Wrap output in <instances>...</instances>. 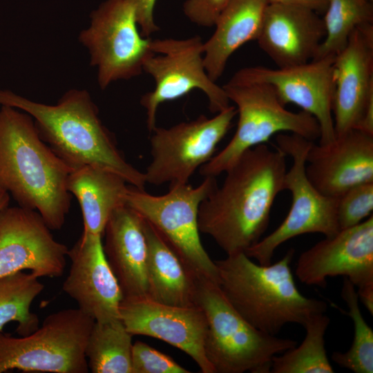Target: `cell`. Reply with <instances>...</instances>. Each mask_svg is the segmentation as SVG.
Here are the masks:
<instances>
[{
    "label": "cell",
    "instance_id": "1",
    "mask_svg": "<svg viewBox=\"0 0 373 373\" xmlns=\"http://www.w3.org/2000/svg\"><path fill=\"white\" fill-rule=\"evenodd\" d=\"M286 156L266 144L247 150L224 172L221 186L201 203L200 232L227 256L245 252L262 238L274 200L285 190Z\"/></svg>",
    "mask_w": 373,
    "mask_h": 373
},
{
    "label": "cell",
    "instance_id": "2",
    "mask_svg": "<svg viewBox=\"0 0 373 373\" xmlns=\"http://www.w3.org/2000/svg\"><path fill=\"white\" fill-rule=\"evenodd\" d=\"M0 105L30 115L41 139L72 171L86 165L100 167L118 174L129 185L144 189V173L126 160L87 90L70 89L56 104L49 105L0 90Z\"/></svg>",
    "mask_w": 373,
    "mask_h": 373
},
{
    "label": "cell",
    "instance_id": "3",
    "mask_svg": "<svg viewBox=\"0 0 373 373\" xmlns=\"http://www.w3.org/2000/svg\"><path fill=\"white\" fill-rule=\"evenodd\" d=\"M72 169L41 139L32 117L0 108V186L19 207L37 211L51 230L64 226L71 202Z\"/></svg>",
    "mask_w": 373,
    "mask_h": 373
},
{
    "label": "cell",
    "instance_id": "4",
    "mask_svg": "<svg viewBox=\"0 0 373 373\" xmlns=\"http://www.w3.org/2000/svg\"><path fill=\"white\" fill-rule=\"evenodd\" d=\"M290 249L278 262L256 264L245 252L215 260L218 286L233 308L256 329L276 335L288 323L304 326L313 315L325 313L327 304L298 289L290 264Z\"/></svg>",
    "mask_w": 373,
    "mask_h": 373
},
{
    "label": "cell",
    "instance_id": "5",
    "mask_svg": "<svg viewBox=\"0 0 373 373\" xmlns=\"http://www.w3.org/2000/svg\"><path fill=\"white\" fill-rule=\"evenodd\" d=\"M196 305L207 319L204 351L215 373H269L273 358L297 345L249 324L212 281L198 279Z\"/></svg>",
    "mask_w": 373,
    "mask_h": 373
},
{
    "label": "cell",
    "instance_id": "6",
    "mask_svg": "<svg viewBox=\"0 0 373 373\" xmlns=\"http://www.w3.org/2000/svg\"><path fill=\"white\" fill-rule=\"evenodd\" d=\"M222 87L229 102L236 104L238 122L229 143L200 168L204 178L224 173L245 151L265 144L276 133L289 132L312 141L319 138L316 118L303 111L286 109L270 85L235 73Z\"/></svg>",
    "mask_w": 373,
    "mask_h": 373
},
{
    "label": "cell",
    "instance_id": "7",
    "mask_svg": "<svg viewBox=\"0 0 373 373\" xmlns=\"http://www.w3.org/2000/svg\"><path fill=\"white\" fill-rule=\"evenodd\" d=\"M217 186L216 177L208 176L195 187L178 185L154 195L130 185L126 204L156 229L198 279L218 285V268L201 242L198 227L199 207Z\"/></svg>",
    "mask_w": 373,
    "mask_h": 373
},
{
    "label": "cell",
    "instance_id": "8",
    "mask_svg": "<svg viewBox=\"0 0 373 373\" xmlns=\"http://www.w3.org/2000/svg\"><path fill=\"white\" fill-rule=\"evenodd\" d=\"M95 321L79 308L49 314L40 327L20 337L0 332V373L11 370L87 373L85 354Z\"/></svg>",
    "mask_w": 373,
    "mask_h": 373
},
{
    "label": "cell",
    "instance_id": "9",
    "mask_svg": "<svg viewBox=\"0 0 373 373\" xmlns=\"http://www.w3.org/2000/svg\"><path fill=\"white\" fill-rule=\"evenodd\" d=\"M276 142V146L292 159L284 179V188L289 191L291 203L282 223L245 251L248 257L264 265L271 263L276 249L289 239L312 233L329 238L341 231L337 217L338 198L322 194L306 174V157L313 141L294 133H279Z\"/></svg>",
    "mask_w": 373,
    "mask_h": 373
},
{
    "label": "cell",
    "instance_id": "10",
    "mask_svg": "<svg viewBox=\"0 0 373 373\" xmlns=\"http://www.w3.org/2000/svg\"><path fill=\"white\" fill-rule=\"evenodd\" d=\"M203 44L198 35L151 39L150 51L144 60L142 70L153 78L155 87L140 99L150 133L156 126V113L161 104L180 98L195 89L205 94L211 113H218L230 106L222 87L207 73Z\"/></svg>",
    "mask_w": 373,
    "mask_h": 373
},
{
    "label": "cell",
    "instance_id": "11",
    "mask_svg": "<svg viewBox=\"0 0 373 373\" xmlns=\"http://www.w3.org/2000/svg\"><path fill=\"white\" fill-rule=\"evenodd\" d=\"M151 37L140 33L135 10L128 0H105L90 14V24L79 35L90 64L97 68L99 88L128 80L142 72Z\"/></svg>",
    "mask_w": 373,
    "mask_h": 373
},
{
    "label": "cell",
    "instance_id": "12",
    "mask_svg": "<svg viewBox=\"0 0 373 373\" xmlns=\"http://www.w3.org/2000/svg\"><path fill=\"white\" fill-rule=\"evenodd\" d=\"M236 115V107L229 106L211 118L201 115L169 128L156 126L150 139L151 160L144 172L146 183L188 184L196 169L214 156Z\"/></svg>",
    "mask_w": 373,
    "mask_h": 373
},
{
    "label": "cell",
    "instance_id": "13",
    "mask_svg": "<svg viewBox=\"0 0 373 373\" xmlns=\"http://www.w3.org/2000/svg\"><path fill=\"white\" fill-rule=\"evenodd\" d=\"M295 274L302 283L322 287L329 277L347 278L373 315V216L303 251Z\"/></svg>",
    "mask_w": 373,
    "mask_h": 373
},
{
    "label": "cell",
    "instance_id": "14",
    "mask_svg": "<svg viewBox=\"0 0 373 373\" xmlns=\"http://www.w3.org/2000/svg\"><path fill=\"white\" fill-rule=\"evenodd\" d=\"M40 214L21 207L0 211V278L29 270L39 278L63 275L68 249Z\"/></svg>",
    "mask_w": 373,
    "mask_h": 373
},
{
    "label": "cell",
    "instance_id": "15",
    "mask_svg": "<svg viewBox=\"0 0 373 373\" xmlns=\"http://www.w3.org/2000/svg\"><path fill=\"white\" fill-rule=\"evenodd\" d=\"M334 57L328 56L275 69L250 66L236 73L246 79L270 85L283 105L294 104L314 117L320 128L318 144H328L336 138L332 111Z\"/></svg>",
    "mask_w": 373,
    "mask_h": 373
},
{
    "label": "cell",
    "instance_id": "16",
    "mask_svg": "<svg viewBox=\"0 0 373 373\" xmlns=\"http://www.w3.org/2000/svg\"><path fill=\"white\" fill-rule=\"evenodd\" d=\"M119 317L131 335L160 339L188 354L202 372L215 373L205 354L207 322L198 305H169L146 296L123 298Z\"/></svg>",
    "mask_w": 373,
    "mask_h": 373
},
{
    "label": "cell",
    "instance_id": "17",
    "mask_svg": "<svg viewBox=\"0 0 373 373\" xmlns=\"http://www.w3.org/2000/svg\"><path fill=\"white\" fill-rule=\"evenodd\" d=\"M68 274L62 289L95 322L120 319L123 295L104 253L102 236L84 233L71 249Z\"/></svg>",
    "mask_w": 373,
    "mask_h": 373
},
{
    "label": "cell",
    "instance_id": "18",
    "mask_svg": "<svg viewBox=\"0 0 373 373\" xmlns=\"http://www.w3.org/2000/svg\"><path fill=\"white\" fill-rule=\"evenodd\" d=\"M336 136L356 128L373 99V23L356 27L334 63Z\"/></svg>",
    "mask_w": 373,
    "mask_h": 373
},
{
    "label": "cell",
    "instance_id": "19",
    "mask_svg": "<svg viewBox=\"0 0 373 373\" xmlns=\"http://www.w3.org/2000/svg\"><path fill=\"white\" fill-rule=\"evenodd\" d=\"M305 171L314 186L332 198L358 184L373 182V135L352 129L328 144L313 142Z\"/></svg>",
    "mask_w": 373,
    "mask_h": 373
},
{
    "label": "cell",
    "instance_id": "20",
    "mask_svg": "<svg viewBox=\"0 0 373 373\" xmlns=\"http://www.w3.org/2000/svg\"><path fill=\"white\" fill-rule=\"evenodd\" d=\"M325 36L323 19L316 11L269 3L256 41L278 68H287L313 60Z\"/></svg>",
    "mask_w": 373,
    "mask_h": 373
},
{
    "label": "cell",
    "instance_id": "21",
    "mask_svg": "<svg viewBox=\"0 0 373 373\" xmlns=\"http://www.w3.org/2000/svg\"><path fill=\"white\" fill-rule=\"evenodd\" d=\"M103 237L104 253L123 298L147 297L148 247L142 216L127 204L117 207Z\"/></svg>",
    "mask_w": 373,
    "mask_h": 373
},
{
    "label": "cell",
    "instance_id": "22",
    "mask_svg": "<svg viewBox=\"0 0 373 373\" xmlns=\"http://www.w3.org/2000/svg\"><path fill=\"white\" fill-rule=\"evenodd\" d=\"M267 0H231L218 16L215 31L203 44V61L210 79L222 75L229 57L248 41L256 40Z\"/></svg>",
    "mask_w": 373,
    "mask_h": 373
},
{
    "label": "cell",
    "instance_id": "23",
    "mask_svg": "<svg viewBox=\"0 0 373 373\" xmlns=\"http://www.w3.org/2000/svg\"><path fill=\"white\" fill-rule=\"evenodd\" d=\"M144 227L148 247L147 297L169 305L196 306L198 278L144 218Z\"/></svg>",
    "mask_w": 373,
    "mask_h": 373
},
{
    "label": "cell",
    "instance_id": "24",
    "mask_svg": "<svg viewBox=\"0 0 373 373\" xmlns=\"http://www.w3.org/2000/svg\"><path fill=\"white\" fill-rule=\"evenodd\" d=\"M126 184L118 174L94 166L86 165L70 173L67 189L80 205L84 233L103 236L113 211L126 204Z\"/></svg>",
    "mask_w": 373,
    "mask_h": 373
},
{
    "label": "cell",
    "instance_id": "25",
    "mask_svg": "<svg viewBox=\"0 0 373 373\" xmlns=\"http://www.w3.org/2000/svg\"><path fill=\"white\" fill-rule=\"evenodd\" d=\"M132 336L121 319L95 321L85 350L89 370L93 373H132Z\"/></svg>",
    "mask_w": 373,
    "mask_h": 373
},
{
    "label": "cell",
    "instance_id": "26",
    "mask_svg": "<svg viewBox=\"0 0 373 373\" xmlns=\"http://www.w3.org/2000/svg\"><path fill=\"white\" fill-rule=\"evenodd\" d=\"M44 285L34 274L18 271L0 278V332L10 322H17V332L26 336L39 327V318L30 310Z\"/></svg>",
    "mask_w": 373,
    "mask_h": 373
},
{
    "label": "cell",
    "instance_id": "27",
    "mask_svg": "<svg viewBox=\"0 0 373 373\" xmlns=\"http://www.w3.org/2000/svg\"><path fill=\"white\" fill-rule=\"evenodd\" d=\"M330 318L325 313L312 316L304 325L306 336L298 347L276 355L272 373H333L325 346V334Z\"/></svg>",
    "mask_w": 373,
    "mask_h": 373
},
{
    "label": "cell",
    "instance_id": "28",
    "mask_svg": "<svg viewBox=\"0 0 373 373\" xmlns=\"http://www.w3.org/2000/svg\"><path fill=\"white\" fill-rule=\"evenodd\" d=\"M323 18L326 36L314 59L337 55L358 26L373 23V2L369 0H328Z\"/></svg>",
    "mask_w": 373,
    "mask_h": 373
},
{
    "label": "cell",
    "instance_id": "29",
    "mask_svg": "<svg viewBox=\"0 0 373 373\" xmlns=\"http://www.w3.org/2000/svg\"><path fill=\"white\" fill-rule=\"evenodd\" d=\"M341 295L348 309L347 314L353 323L354 338L347 352L332 354V361L355 373H372L373 331L360 309L356 289L347 278L343 279Z\"/></svg>",
    "mask_w": 373,
    "mask_h": 373
},
{
    "label": "cell",
    "instance_id": "30",
    "mask_svg": "<svg viewBox=\"0 0 373 373\" xmlns=\"http://www.w3.org/2000/svg\"><path fill=\"white\" fill-rule=\"evenodd\" d=\"M373 211V182L354 186L338 198L337 217L340 229L356 226Z\"/></svg>",
    "mask_w": 373,
    "mask_h": 373
},
{
    "label": "cell",
    "instance_id": "31",
    "mask_svg": "<svg viewBox=\"0 0 373 373\" xmlns=\"http://www.w3.org/2000/svg\"><path fill=\"white\" fill-rule=\"evenodd\" d=\"M132 373H190L171 357L144 342L133 343L131 352Z\"/></svg>",
    "mask_w": 373,
    "mask_h": 373
},
{
    "label": "cell",
    "instance_id": "32",
    "mask_svg": "<svg viewBox=\"0 0 373 373\" xmlns=\"http://www.w3.org/2000/svg\"><path fill=\"white\" fill-rule=\"evenodd\" d=\"M231 0H186L183 12L189 20L198 26L212 27L222 10Z\"/></svg>",
    "mask_w": 373,
    "mask_h": 373
},
{
    "label": "cell",
    "instance_id": "33",
    "mask_svg": "<svg viewBox=\"0 0 373 373\" xmlns=\"http://www.w3.org/2000/svg\"><path fill=\"white\" fill-rule=\"evenodd\" d=\"M128 1L135 8L138 27L143 37H150L160 30L154 17V10L157 0Z\"/></svg>",
    "mask_w": 373,
    "mask_h": 373
},
{
    "label": "cell",
    "instance_id": "34",
    "mask_svg": "<svg viewBox=\"0 0 373 373\" xmlns=\"http://www.w3.org/2000/svg\"><path fill=\"white\" fill-rule=\"evenodd\" d=\"M269 3L296 5L309 8L316 12H325L328 0H267Z\"/></svg>",
    "mask_w": 373,
    "mask_h": 373
},
{
    "label": "cell",
    "instance_id": "35",
    "mask_svg": "<svg viewBox=\"0 0 373 373\" xmlns=\"http://www.w3.org/2000/svg\"><path fill=\"white\" fill-rule=\"evenodd\" d=\"M10 201L9 193L0 186V211L8 207Z\"/></svg>",
    "mask_w": 373,
    "mask_h": 373
},
{
    "label": "cell",
    "instance_id": "36",
    "mask_svg": "<svg viewBox=\"0 0 373 373\" xmlns=\"http://www.w3.org/2000/svg\"><path fill=\"white\" fill-rule=\"evenodd\" d=\"M369 1H371V2H373V0H369Z\"/></svg>",
    "mask_w": 373,
    "mask_h": 373
}]
</instances>
